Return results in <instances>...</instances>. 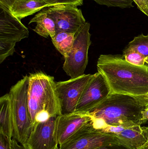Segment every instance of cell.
I'll return each instance as SVG.
<instances>
[{"label": "cell", "instance_id": "1", "mask_svg": "<svg viewBox=\"0 0 148 149\" xmlns=\"http://www.w3.org/2000/svg\"><path fill=\"white\" fill-rule=\"evenodd\" d=\"M148 105V94L136 95L111 93L103 102L88 112L96 130L106 126H141L142 112Z\"/></svg>", "mask_w": 148, "mask_h": 149}, {"label": "cell", "instance_id": "2", "mask_svg": "<svg viewBox=\"0 0 148 149\" xmlns=\"http://www.w3.org/2000/svg\"><path fill=\"white\" fill-rule=\"evenodd\" d=\"M97 67L106 78L111 93L136 96L148 94V65L131 64L123 55H101Z\"/></svg>", "mask_w": 148, "mask_h": 149}, {"label": "cell", "instance_id": "3", "mask_svg": "<svg viewBox=\"0 0 148 149\" xmlns=\"http://www.w3.org/2000/svg\"><path fill=\"white\" fill-rule=\"evenodd\" d=\"M28 103L33 127L62 114L53 76L42 72L29 76Z\"/></svg>", "mask_w": 148, "mask_h": 149}, {"label": "cell", "instance_id": "4", "mask_svg": "<svg viewBox=\"0 0 148 149\" xmlns=\"http://www.w3.org/2000/svg\"><path fill=\"white\" fill-rule=\"evenodd\" d=\"M29 76L25 75L10 88L9 94L13 119V139L23 146L33 130L29 111Z\"/></svg>", "mask_w": 148, "mask_h": 149}, {"label": "cell", "instance_id": "5", "mask_svg": "<svg viewBox=\"0 0 148 149\" xmlns=\"http://www.w3.org/2000/svg\"><path fill=\"white\" fill-rule=\"evenodd\" d=\"M0 64L15 52L16 44L28 37L29 31L9 10L0 7Z\"/></svg>", "mask_w": 148, "mask_h": 149}, {"label": "cell", "instance_id": "6", "mask_svg": "<svg viewBox=\"0 0 148 149\" xmlns=\"http://www.w3.org/2000/svg\"><path fill=\"white\" fill-rule=\"evenodd\" d=\"M90 24L86 22L75 34L74 41L67 57L63 69L70 78L74 79L83 75L88 62V51L91 44L89 32Z\"/></svg>", "mask_w": 148, "mask_h": 149}, {"label": "cell", "instance_id": "7", "mask_svg": "<svg viewBox=\"0 0 148 149\" xmlns=\"http://www.w3.org/2000/svg\"><path fill=\"white\" fill-rule=\"evenodd\" d=\"M93 76L94 74H84L65 81L56 82V91L62 114L76 112L83 93Z\"/></svg>", "mask_w": 148, "mask_h": 149}, {"label": "cell", "instance_id": "8", "mask_svg": "<svg viewBox=\"0 0 148 149\" xmlns=\"http://www.w3.org/2000/svg\"><path fill=\"white\" fill-rule=\"evenodd\" d=\"M116 143L124 145L118 137L96 130L92 124L76 132L58 149H94Z\"/></svg>", "mask_w": 148, "mask_h": 149}, {"label": "cell", "instance_id": "9", "mask_svg": "<svg viewBox=\"0 0 148 149\" xmlns=\"http://www.w3.org/2000/svg\"><path fill=\"white\" fill-rule=\"evenodd\" d=\"M72 4L54 5L43 9L56 24V33L61 31L76 33L86 23L82 12Z\"/></svg>", "mask_w": 148, "mask_h": 149}, {"label": "cell", "instance_id": "10", "mask_svg": "<svg viewBox=\"0 0 148 149\" xmlns=\"http://www.w3.org/2000/svg\"><path fill=\"white\" fill-rule=\"evenodd\" d=\"M111 93L104 75L98 72L94 74L84 89L76 112L88 113L103 102Z\"/></svg>", "mask_w": 148, "mask_h": 149}, {"label": "cell", "instance_id": "11", "mask_svg": "<svg viewBox=\"0 0 148 149\" xmlns=\"http://www.w3.org/2000/svg\"><path fill=\"white\" fill-rule=\"evenodd\" d=\"M57 116L51 117L45 122L35 124L29 137L23 145L25 149H58Z\"/></svg>", "mask_w": 148, "mask_h": 149}, {"label": "cell", "instance_id": "12", "mask_svg": "<svg viewBox=\"0 0 148 149\" xmlns=\"http://www.w3.org/2000/svg\"><path fill=\"white\" fill-rule=\"evenodd\" d=\"M92 124L88 113L75 112L57 116V137L59 145L82 129Z\"/></svg>", "mask_w": 148, "mask_h": 149}, {"label": "cell", "instance_id": "13", "mask_svg": "<svg viewBox=\"0 0 148 149\" xmlns=\"http://www.w3.org/2000/svg\"><path fill=\"white\" fill-rule=\"evenodd\" d=\"M99 131L118 137L130 149H138L147 143L143 127L140 125L106 126Z\"/></svg>", "mask_w": 148, "mask_h": 149}, {"label": "cell", "instance_id": "14", "mask_svg": "<svg viewBox=\"0 0 148 149\" xmlns=\"http://www.w3.org/2000/svg\"><path fill=\"white\" fill-rule=\"evenodd\" d=\"M48 7L49 5L43 0H15L9 10L13 15L21 20Z\"/></svg>", "mask_w": 148, "mask_h": 149}, {"label": "cell", "instance_id": "15", "mask_svg": "<svg viewBox=\"0 0 148 149\" xmlns=\"http://www.w3.org/2000/svg\"><path fill=\"white\" fill-rule=\"evenodd\" d=\"M0 134L13 138V125L11 102L9 94L0 98Z\"/></svg>", "mask_w": 148, "mask_h": 149}, {"label": "cell", "instance_id": "16", "mask_svg": "<svg viewBox=\"0 0 148 149\" xmlns=\"http://www.w3.org/2000/svg\"><path fill=\"white\" fill-rule=\"evenodd\" d=\"M36 22V25L34 30L35 32L41 36L52 38L56 34V24L54 20L50 17L46 12L41 10L30 20L29 24Z\"/></svg>", "mask_w": 148, "mask_h": 149}, {"label": "cell", "instance_id": "17", "mask_svg": "<svg viewBox=\"0 0 148 149\" xmlns=\"http://www.w3.org/2000/svg\"><path fill=\"white\" fill-rule=\"evenodd\" d=\"M75 34L61 31L51 38L55 47L64 58L68 55L72 48L74 41Z\"/></svg>", "mask_w": 148, "mask_h": 149}, {"label": "cell", "instance_id": "18", "mask_svg": "<svg viewBox=\"0 0 148 149\" xmlns=\"http://www.w3.org/2000/svg\"><path fill=\"white\" fill-rule=\"evenodd\" d=\"M131 51L136 52L146 58L148 57V34L147 36L142 34L134 37L123 50V54Z\"/></svg>", "mask_w": 148, "mask_h": 149}, {"label": "cell", "instance_id": "19", "mask_svg": "<svg viewBox=\"0 0 148 149\" xmlns=\"http://www.w3.org/2000/svg\"><path fill=\"white\" fill-rule=\"evenodd\" d=\"M100 5L107 7H119L121 8H133V0H94Z\"/></svg>", "mask_w": 148, "mask_h": 149}, {"label": "cell", "instance_id": "20", "mask_svg": "<svg viewBox=\"0 0 148 149\" xmlns=\"http://www.w3.org/2000/svg\"><path fill=\"white\" fill-rule=\"evenodd\" d=\"M123 55L126 60L131 64L140 66L145 65L146 58L136 52H129Z\"/></svg>", "mask_w": 148, "mask_h": 149}, {"label": "cell", "instance_id": "21", "mask_svg": "<svg viewBox=\"0 0 148 149\" xmlns=\"http://www.w3.org/2000/svg\"><path fill=\"white\" fill-rule=\"evenodd\" d=\"M50 7L57 4H72L76 6H81L83 4V0H43Z\"/></svg>", "mask_w": 148, "mask_h": 149}, {"label": "cell", "instance_id": "22", "mask_svg": "<svg viewBox=\"0 0 148 149\" xmlns=\"http://www.w3.org/2000/svg\"><path fill=\"white\" fill-rule=\"evenodd\" d=\"M12 139L3 135L0 134V149H13Z\"/></svg>", "mask_w": 148, "mask_h": 149}, {"label": "cell", "instance_id": "23", "mask_svg": "<svg viewBox=\"0 0 148 149\" xmlns=\"http://www.w3.org/2000/svg\"><path fill=\"white\" fill-rule=\"evenodd\" d=\"M137 8L148 17V0H133Z\"/></svg>", "mask_w": 148, "mask_h": 149}, {"label": "cell", "instance_id": "24", "mask_svg": "<svg viewBox=\"0 0 148 149\" xmlns=\"http://www.w3.org/2000/svg\"><path fill=\"white\" fill-rule=\"evenodd\" d=\"M94 149H130L121 143H113L105 145Z\"/></svg>", "mask_w": 148, "mask_h": 149}, {"label": "cell", "instance_id": "25", "mask_svg": "<svg viewBox=\"0 0 148 149\" xmlns=\"http://www.w3.org/2000/svg\"><path fill=\"white\" fill-rule=\"evenodd\" d=\"M15 0H0V7L10 9V8Z\"/></svg>", "mask_w": 148, "mask_h": 149}, {"label": "cell", "instance_id": "26", "mask_svg": "<svg viewBox=\"0 0 148 149\" xmlns=\"http://www.w3.org/2000/svg\"><path fill=\"white\" fill-rule=\"evenodd\" d=\"M12 147L13 149H25L23 146L19 144L16 140L13 138L12 139Z\"/></svg>", "mask_w": 148, "mask_h": 149}, {"label": "cell", "instance_id": "27", "mask_svg": "<svg viewBox=\"0 0 148 149\" xmlns=\"http://www.w3.org/2000/svg\"><path fill=\"white\" fill-rule=\"evenodd\" d=\"M142 120L144 122L148 120V105L145 110L142 112Z\"/></svg>", "mask_w": 148, "mask_h": 149}, {"label": "cell", "instance_id": "28", "mask_svg": "<svg viewBox=\"0 0 148 149\" xmlns=\"http://www.w3.org/2000/svg\"><path fill=\"white\" fill-rule=\"evenodd\" d=\"M143 129L146 138H147V140L148 143V127H143Z\"/></svg>", "mask_w": 148, "mask_h": 149}, {"label": "cell", "instance_id": "29", "mask_svg": "<svg viewBox=\"0 0 148 149\" xmlns=\"http://www.w3.org/2000/svg\"><path fill=\"white\" fill-rule=\"evenodd\" d=\"M137 149H148V143H146L145 145H143V146L140 147V148H138Z\"/></svg>", "mask_w": 148, "mask_h": 149}, {"label": "cell", "instance_id": "30", "mask_svg": "<svg viewBox=\"0 0 148 149\" xmlns=\"http://www.w3.org/2000/svg\"><path fill=\"white\" fill-rule=\"evenodd\" d=\"M145 62H146V63L148 65V57L147 58H146V61H145Z\"/></svg>", "mask_w": 148, "mask_h": 149}]
</instances>
